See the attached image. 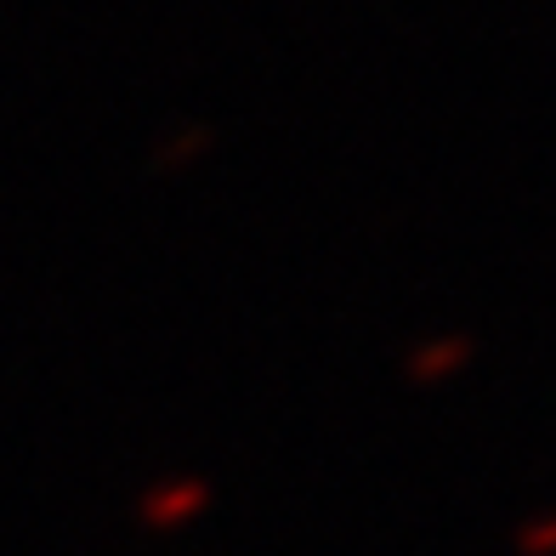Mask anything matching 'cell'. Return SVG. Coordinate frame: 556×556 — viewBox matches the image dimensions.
<instances>
[{
  "label": "cell",
  "instance_id": "obj_1",
  "mask_svg": "<svg viewBox=\"0 0 556 556\" xmlns=\"http://www.w3.org/2000/svg\"><path fill=\"white\" fill-rule=\"evenodd\" d=\"M211 500L205 483H170V489H154L142 500V522H154V528H176L188 511H199V505Z\"/></svg>",
  "mask_w": 556,
  "mask_h": 556
},
{
  "label": "cell",
  "instance_id": "obj_3",
  "mask_svg": "<svg viewBox=\"0 0 556 556\" xmlns=\"http://www.w3.org/2000/svg\"><path fill=\"white\" fill-rule=\"evenodd\" d=\"M517 545H522L528 556H545V551H556V517H545L540 528H528V534H522Z\"/></svg>",
  "mask_w": 556,
  "mask_h": 556
},
{
  "label": "cell",
  "instance_id": "obj_2",
  "mask_svg": "<svg viewBox=\"0 0 556 556\" xmlns=\"http://www.w3.org/2000/svg\"><path fill=\"white\" fill-rule=\"evenodd\" d=\"M471 358V341H460V336H454V341H438V346H420L415 352V381H438V375H448V369H460Z\"/></svg>",
  "mask_w": 556,
  "mask_h": 556
}]
</instances>
